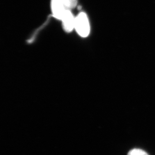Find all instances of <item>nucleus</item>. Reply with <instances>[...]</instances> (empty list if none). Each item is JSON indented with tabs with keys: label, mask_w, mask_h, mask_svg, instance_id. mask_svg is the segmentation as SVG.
<instances>
[{
	"label": "nucleus",
	"mask_w": 155,
	"mask_h": 155,
	"mask_svg": "<svg viewBox=\"0 0 155 155\" xmlns=\"http://www.w3.org/2000/svg\"><path fill=\"white\" fill-rule=\"evenodd\" d=\"M61 21L63 29L66 32H71L74 29L75 17L74 16L70 10L66 11Z\"/></svg>",
	"instance_id": "7ed1b4c3"
},
{
	"label": "nucleus",
	"mask_w": 155,
	"mask_h": 155,
	"mask_svg": "<svg viewBox=\"0 0 155 155\" xmlns=\"http://www.w3.org/2000/svg\"><path fill=\"white\" fill-rule=\"evenodd\" d=\"M127 155H149L145 151L139 149H134L131 150Z\"/></svg>",
	"instance_id": "39448f33"
},
{
	"label": "nucleus",
	"mask_w": 155,
	"mask_h": 155,
	"mask_svg": "<svg viewBox=\"0 0 155 155\" xmlns=\"http://www.w3.org/2000/svg\"><path fill=\"white\" fill-rule=\"evenodd\" d=\"M74 29L81 36L86 37L90 33V24L87 16L84 12H81L75 17Z\"/></svg>",
	"instance_id": "f257e3e1"
},
{
	"label": "nucleus",
	"mask_w": 155,
	"mask_h": 155,
	"mask_svg": "<svg viewBox=\"0 0 155 155\" xmlns=\"http://www.w3.org/2000/svg\"><path fill=\"white\" fill-rule=\"evenodd\" d=\"M62 1L66 9L70 10L76 7L78 4V0H62Z\"/></svg>",
	"instance_id": "20e7f679"
},
{
	"label": "nucleus",
	"mask_w": 155,
	"mask_h": 155,
	"mask_svg": "<svg viewBox=\"0 0 155 155\" xmlns=\"http://www.w3.org/2000/svg\"><path fill=\"white\" fill-rule=\"evenodd\" d=\"M51 9L53 16L56 19L61 20L65 12L68 10L62 0H51Z\"/></svg>",
	"instance_id": "f03ea898"
}]
</instances>
